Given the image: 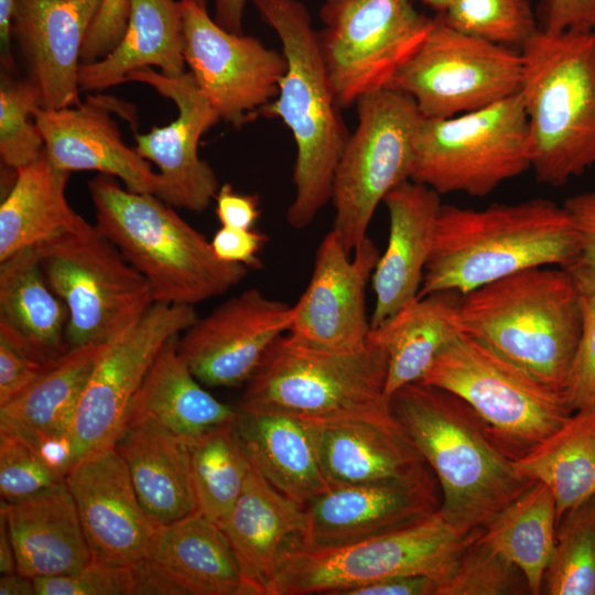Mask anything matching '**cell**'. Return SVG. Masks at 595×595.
I'll list each match as a JSON object with an SVG mask.
<instances>
[{
    "label": "cell",
    "instance_id": "6da1fadb",
    "mask_svg": "<svg viewBox=\"0 0 595 595\" xmlns=\"http://www.w3.org/2000/svg\"><path fill=\"white\" fill-rule=\"evenodd\" d=\"M389 404L437 480L440 512L456 528L484 529L536 483L517 470L482 418L453 392L413 382L392 393Z\"/></svg>",
    "mask_w": 595,
    "mask_h": 595
},
{
    "label": "cell",
    "instance_id": "7a4b0ae2",
    "mask_svg": "<svg viewBox=\"0 0 595 595\" xmlns=\"http://www.w3.org/2000/svg\"><path fill=\"white\" fill-rule=\"evenodd\" d=\"M580 258L571 216L550 199L482 209L442 204L419 298L447 290L464 295L530 268L569 270Z\"/></svg>",
    "mask_w": 595,
    "mask_h": 595
},
{
    "label": "cell",
    "instance_id": "3957f363",
    "mask_svg": "<svg viewBox=\"0 0 595 595\" xmlns=\"http://www.w3.org/2000/svg\"><path fill=\"white\" fill-rule=\"evenodd\" d=\"M252 2L277 33L286 61L277 98L260 113L280 118L293 136L294 197L286 220L292 228L304 229L332 198L335 169L349 134L306 7L298 0Z\"/></svg>",
    "mask_w": 595,
    "mask_h": 595
},
{
    "label": "cell",
    "instance_id": "277c9868",
    "mask_svg": "<svg viewBox=\"0 0 595 595\" xmlns=\"http://www.w3.org/2000/svg\"><path fill=\"white\" fill-rule=\"evenodd\" d=\"M531 169L561 186L595 169V31H539L520 50Z\"/></svg>",
    "mask_w": 595,
    "mask_h": 595
},
{
    "label": "cell",
    "instance_id": "5b68a950",
    "mask_svg": "<svg viewBox=\"0 0 595 595\" xmlns=\"http://www.w3.org/2000/svg\"><path fill=\"white\" fill-rule=\"evenodd\" d=\"M459 326L562 392L578 344L582 314L569 270L530 268L462 295Z\"/></svg>",
    "mask_w": 595,
    "mask_h": 595
},
{
    "label": "cell",
    "instance_id": "8992f818",
    "mask_svg": "<svg viewBox=\"0 0 595 595\" xmlns=\"http://www.w3.org/2000/svg\"><path fill=\"white\" fill-rule=\"evenodd\" d=\"M96 227L149 282L154 303L193 305L240 283L248 268L217 258L210 241L153 194L116 177L89 181Z\"/></svg>",
    "mask_w": 595,
    "mask_h": 595
},
{
    "label": "cell",
    "instance_id": "52a82bcc",
    "mask_svg": "<svg viewBox=\"0 0 595 595\" xmlns=\"http://www.w3.org/2000/svg\"><path fill=\"white\" fill-rule=\"evenodd\" d=\"M387 364L385 349L369 337L359 350L331 351L285 333L248 380L239 409L306 420L388 419Z\"/></svg>",
    "mask_w": 595,
    "mask_h": 595
},
{
    "label": "cell",
    "instance_id": "ba28073f",
    "mask_svg": "<svg viewBox=\"0 0 595 595\" xmlns=\"http://www.w3.org/2000/svg\"><path fill=\"white\" fill-rule=\"evenodd\" d=\"M483 531H463L439 510L410 526L338 548L311 550L296 544L282 555L271 595H345L401 575L441 582Z\"/></svg>",
    "mask_w": 595,
    "mask_h": 595
},
{
    "label": "cell",
    "instance_id": "9c48e42d",
    "mask_svg": "<svg viewBox=\"0 0 595 595\" xmlns=\"http://www.w3.org/2000/svg\"><path fill=\"white\" fill-rule=\"evenodd\" d=\"M419 382L451 391L468 403L512 459L531 451L572 414L562 392L463 332L439 353Z\"/></svg>",
    "mask_w": 595,
    "mask_h": 595
},
{
    "label": "cell",
    "instance_id": "30bf717a",
    "mask_svg": "<svg viewBox=\"0 0 595 595\" xmlns=\"http://www.w3.org/2000/svg\"><path fill=\"white\" fill-rule=\"evenodd\" d=\"M36 247L48 285L68 311L69 348L113 339L154 304L147 279L96 226Z\"/></svg>",
    "mask_w": 595,
    "mask_h": 595
},
{
    "label": "cell",
    "instance_id": "8fae6325",
    "mask_svg": "<svg viewBox=\"0 0 595 595\" xmlns=\"http://www.w3.org/2000/svg\"><path fill=\"white\" fill-rule=\"evenodd\" d=\"M529 169L528 121L518 93L472 112L423 118L411 181L440 195L486 196Z\"/></svg>",
    "mask_w": 595,
    "mask_h": 595
},
{
    "label": "cell",
    "instance_id": "7c38bea8",
    "mask_svg": "<svg viewBox=\"0 0 595 595\" xmlns=\"http://www.w3.org/2000/svg\"><path fill=\"white\" fill-rule=\"evenodd\" d=\"M357 126L337 162L332 187L334 230L346 250L367 237L378 205L411 180L415 138L423 120L414 100L383 88L357 101Z\"/></svg>",
    "mask_w": 595,
    "mask_h": 595
},
{
    "label": "cell",
    "instance_id": "4fadbf2b",
    "mask_svg": "<svg viewBox=\"0 0 595 595\" xmlns=\"http://www.w3.org/2000/svg\"><path fill=\"white\" fill-rule=\"evenodd\" d=\"M521 52L462 33L437 14L387 88L410 96L426 119L472 112L517 95Z\"/></svg>",
    "mask_w": 595,
    "mask_h": 595
},
{
    "label": "cell",
    "instance_id": "5bb4252c",
    "mask_svg": "<svg viewBox=\"0 0 595 595\" xmlns=\"http://www.w3.org/2000/svg\"><path fill=\"white\" fill-rule=\"evenodd\" d=\"M321 14V52L339 107L387 88L434 22L410 0H326Z\"/></svg>",
    "mask_w": 595,
    "mask_h": 595
},
{
    "label": "cell",
    "instance_id": "9a60e30c",
    "mask_svg": "<svg viewBox=\"0 0 595 595\" xmlns=\"http://www.w3.org/2000/svg\"><path fill=\"white\" fill-rule=\"evenodd\" d=\"M197 318L193 305L154 303L138 322L107 343L73 419L75 464L115 446L123 430L128 405L159 350Z\"/></svg>",
    "mask_w": 595,
    "mask_h": 595
},
{
    "label": "cell",
    "instance_id": "2e32d148",
    "mask_svg": "<svg viewBox=\"0 0 595 595\" xmlns=\"http://www.w3.org/2000/svg\"><path fill=\"white\" fill-rule=\"evenodd\" d=\"M183 55L220 119L241 126L278 94L283 54L258 39L223 29L193 0L178 1Z\"/></svg>",
    "mask_w": 595,
    "mask_h": 595
},
{
    "label": "cell",
    "instance_id": "e0dca14e",
    "mask_svg": "<svg viewBox=\"0 0 595 595\" xmlns=\"http://www.w3.org/2000/svg\"><path fill=\"white\" fill-rule=\"evenodd\" d=\"M379 256L368 236L350 253L334 229L326 234L316 250L310 282L293 305L288 334L324 350L366 347L371 331L366 288Z\"/></svg>",
    "mask_w": 595,
    "mask_h": 595
},
{
    "label": "cell",
    "instance_id": "ac0fdd59",
    "mask_svg": "<svg viewBox=\"0 0 595 595\" xmlns=\"http://www.w3.org/2000/svg\"><path fill=\"white\" fill-rule=\"evenodd\" d=\"M292 320L293 305L250 288L198 317L178 337L177 350L202 385L236 387L248 382Z\"/></svg>",
    "mask_w": 595,
    "mask_h": 595
},
{
    "label": "cell",
    "instance_id": "d6986e66",
    "mask_svg": "<svg viewBox=\"0 0 595 595\" xmlns=\"http://www.w3.org/2000/svg\"><path fill=\"white\" fill-rule=\"evenodd\" d=\"M153 87L177 107V117L165 127H153L134 137V150L159 169V198L191 212L205 210L220 187L210 165L198 155L202 136L220 117L197 87L191 73L169 77L147 67L131 72L125 79Z\"/></svg>",
    "mask_w": 595,
    "mask_h": 595
},
{
    "label": "cell",
    "instance_id": "ffe728a7",
    "mask_svg": "<svg viewBox=\"0 0 595 595\" xmlns=\"http://www.w3.org/2000/svg\"><path fill=\"white\" fill-rule=\"evenodd\" d=\"M65 482L75 500L91 560L127 566L148 562L161 527L141 506L115 446L78 461Z\"/></svg>",
    "mask_w": 595,
    "mask_h": 595
},
{
    "label": "cell",
    "instance_id": "44dd1931",
    "mask_svg": "<svg viewBox=\"0 0 595 595\" xmlns=\"http://www.w3.org/2000/svg\"><path fill=\"white\" fill-rule=\"evenodd\" d=\"M136 121V112L110 96L87 95L84 102L61 109L37 108L35 122L48 160L58 169L97 171L123 182L133 193H161V177L148 160L122 140L111 111Z\"/></svg>",
    "mask_w": 595,
    "mask_h": 595
},
{
    "label": "cell",
    "instance_id": "7402d4cb",
    "mask_svg": "<svg viewBox=\"0 0 595 595\" xmlns=\"http://www.w3.org/2000/svg\"><path fill=\"white\" fill-rule=\"evenodd\" d=\"M100 0H14L11 39L41 108L78 105L80 53Z\"/></svg>",
    "mask_w": 595,
    "mask_h": 595
},
{
    "label": "cell",
    "instance_id": "603a6c76",
    "mask_svg": "<svg viewBox=\"0 0 595 595\" xmlns=\"http://www.w3.org/2000/svg\"><path fill=\"white\" fill-rule=\"evenodd\" d=\"M437 482L331 487L305 506L301 547L338 548L415 523L439 511Z\"/></svg>",
    "mask_w": 595,
    "mask_h": 595
},
{
    "label": "cell",
    "instance_id": "cb8c5ba5",
    "mask_svg": "<svg viewBox=\"0 0 595 595\" xmlns=\"http://www.w3.org/2000/svg\"><path fill=\"white\" fill-rule=\"evenodd\" d=\"M309 421L331 487L437 482L394 414Z\"/></svg>",
    "mask_w": 595,
    "mask_h": 595
},
{
    "label": "cell",
    "instance_id": "d4e9b609",
    "mask_svg": "<svg viewBox=\"0 0 595 595\" xmlns=\"http://www.w3.org/2000/svg\"><path fill=\"white\" fill-rule=\"evenodd\" d=\"M383 203L389 213V237L371 277V328L419 298L442 206L440 194L411 180L391 190Z\"/></svg>",
    "mask_w": 595,
    "mask_h": 595
},
{
    "label": "cell",
    "instance_id": "484cf974",
    "mask_svg": "<svg viewBox=\"0 0 595 595\" xmlns=\"http://www.w3.org/2000/svg\"><path fill=\"white\" fill-rule=\"evenodd\" d=\"M244 580V595H271L284 552L301 544L305 506L285 496L252 466L244 490L220 527Z\"/></svg>",
    "mask_w": 595,
    "mask_h": 595
},
{
    "label": "cell",
    "instance_id": "4316f807",
    "mask_svg": "<svg viewBox=\"0 0 595 595\" xmlns=\"http://www.w3.org/2000/svg\"><path fill=\"white\" fill-rule=\"evenodd\" d=\"M147 567L152 594L244 595L226 534L199 512L160 528Z\"/></svg>",
    "mask_w": 595,
    "mask_h": 595
},
{
    "label": "cell",
    "instance_id": "83f0119b",
    "mask_svg": "<svg viewBox=\"0 0 595 595\" xmlns=\"http://www.w3.org/2000/svg\"><path fill=\"white\" fill-rule=\"evenodd\" d=\"M14 548L17 572L32 577L63 576L88 565L91 553L66 482L30 497L1 501Z\"/></svg>",
    "mask_w": 595,
    "mask_h": 595
},
{
    "label": "cell",
    "instance_id": "f1b7e54d",
    "mask_svg": "<svg viewBox=\"0 0 595 595\" xmlns=\"http://www.w3.org/2000/svg\"><path fill=\"white\" fill-rule=\"evenodd\" d=\"M191 439L151 420L126 425L115 447L147 515L159 527L197 512Z\"/></svg>",
    "mask_w": 595,
    "mask_h": 595
},
{
    "label": "cell",
    "instance_id": "f546056e",
    "mask_svg": "<svg viewBox=\"0 0 595 595\" xmlns=\"http://www.w3.org/2000/svg\"><path fill=\"white\" fill-rule=\"evenodd\" d=\"M235 429L251 466L285 496L306 506L331 488L309 420L238 409Z\"/></svg>",
    "mask_w": 595,
    "mask_h": 595
},
{
    "label": "cell",
    "instance_id": "4dcf8cb0",
    "mask_svg": "<svg viewBox=\"0 0 595 595\" xmlns=\"http://www.w3.org/2000/svg\"><path fill=\"white\" fill-rule=\"evenodd\" d=\"M67 322V307L50 288L36 246L0 262V339L52 363L71 349Z\"/></svg>",
    "mask_w": 595,
    "mask_h": 595
},
{
    "label": "cell",
    "instance_id": "1f68e13d",
    "mask_svg": "<svg viewBox=\"0 0 595 595\" xmlns=\"http://www.w3.org/2000/svg\"><path fill=\"white\" fill-rule=\"evenodd\" d=\"M177 340L178 334L159 350L128 405L123 428L151 420L193 440L235 422L238 410L201 386L178 354Z\"/></svg>",
    "mask_w": 595,
    "mask_h": 595
},
{
    "label": "cell",
    "instance_id": "d6a6232c",
    "mask_svg": "<svg viewBox=\"0 0 595 595\" xmlns=\"http://www.w3.org/2000/svg\"><path fill=\"white\" fill-rule=\"evenodd\" d=\"M69 174L48 160L45 149L34 162L15 171L0 206V262L23 249L91 226L67 202Z\"/></svg>",
    "mask_w": 595,
    "mask_h": 595
},
{
    "label": "cell",
    "instance_id": "836d02e7",
    "mask_svg": "<svg viewBox=\"0 0 595 595\" xmlns=\"http://www.w3.org/2000/svg\"><path fill=\"white\" fill-rule=\"evenodd\" d=\"M462 294L447 290L418 298L379 326L369 338L388 358L385 394L422 380L439 353L461 333Z\"/></svg>",
    "mask_w": 595,
    "mask_h": 595
},
{
    "label": "cell",
    "instance_id": "e575fe53",
    "mask_svg": "<svg viewBox=\"0 0 595 595\" xmlns=\"http://www.w3.org/2000/svg\"><path fill=\"white\" fill-rule=\"evenodd\" d=\"M129 1L128 26L117 47L100 61L80 64V90L123 84L131 72L152 66L169 77L185 73L178 1Z\"/></svg>",
    "mask_w": 595,
    "mask_h": 595
},
{
    "label": "cell",
    "instance_id": "d590c367",
    "mask_svg": "<svg viewBox=\"0 0 595 595\" xmlns=\"http://www.w3.org/2000/svg\"><path fill=\"white\" fill-rule=\"evenodd\" d=\"M107 343L71 348L22 393L0 405V431L30 444L71 439L79 398Z\"/></svg>",
    "mask_w": 595,
    "mask_h": 595
},
{
    "label": "cell",
    "instance_id": "8d00e7d4",
    "mask_svg": "<svg viewBox=\"0 0 595 595\" xmlns=\"http://www.w3.org/2000/svg\"><path fill=\"white\" fill-rule=\"evenodd\" d=\"M513 464L522 476L549 487L559 523L569 509L595 495V407L573 412Z\"/></svg>",
    "mask_w": 595,
    "mask_h": 595
},
{
    "label": "cell",
    "instance_id": "74e56055",
    "mask_svg": "<svg viewBox=\"0 0 595 595\" xmlns=\"http://www.w3.org/2000/svg\"><path fill=\"white\" fill-rule=\"evenodd\" d=\"M556 506L547 485L533 483L485 528L480 540L515 564L530 594H542L556 534Z\"/></svg>",
    "mask_w": 595,
    "mask_h": 595
},
{
    "label": "cell",
    "instance_id": "f35d334b",
    "mask_svg": "<svg viewBox=\"0 0 595 595\" xmlns=\"http://www.w3.org/2000/svg\"><path fill=\"white\" fill-rule=\"evenodd\" d=\"M250 467L235 422L193 439L191 474L197 512L221 527L244 490Z\"/></svg>",
    "mask_w": 595,
    "mask_h": 595
},
{
    "label": "cell",
    "instance_id": "ab89813d",
    "mask_svg": "<svg viewBox=\"0 0 595 595\" xmlns=\"http://www.w3.org/2000/svg\"><path fill=\"white\" fill-rule=\"evenodd\" d=\"M542 594L595 595V495L569 509L558 523Z\"/></svg>",
    "mask_w": 595,
    "mask_h": 595
},
{
    "label": "cell",
    "instance_id": "60d3db41",
    "mask_svg": "<svg viewBox=\"0 0 595 595\" xmlns=\"http://www.w3.org/2000/svg\"><path fill=\"white\" fill-rule=\"evenodd\" d=\"M437 15L462 33L518 51L539 31L529 0H455Z\"/></svg>",
    "mask_w": 595,
    "mask_h": 595
},
{
    "label": "cell",
    "instance_id": "b9f144b4",
    "mask_svg": "<svg viewBox=\"0 0 595 595\" xmlns=\"http://www.w3.org/2000/svg\"><path fill=\"white\" fill-rule=\"evenodd\" d=\"M37 108H41V98L35 86L28 78H17L13 72L1 67L0 159L13 172L34 162L45 149L34 119Z\"/></svg>",
    "mask_w": 595,
    "mask_h": 595
},
{
    "label": "cell",
    "instance_id": "7bdbcfd3",
    "mask_svg": "<svg viewBox=\"0 0 595 595\" xmlns=\"http://www.w3.org/2000/svg\"><path fill=\"white\" fill-rule=\"evenodd\" d=\"M530 594L521 571L480 540L462 554L452 572L439 582L436 595Z\"/></svg>",
    "mask_w": 595,
    "mask_h": 595
},
{
    "label": "cell",
    "instance_id": "ee69618b",
    "mask_svg": "<svg viewBox=\"0 0 595 595\" xmlns=\"http://www.w3.org/2000/svg\"><path fill=\"white\" fill-rule=\"evenodd\" d=\"M582 314L576 351L563 391L571 412L595 407V270L577 264L569 269Z\"/></svg>",
    "mask_w": 595,
    "mask_h": 595
},
{
    "label": "cell",
    "instance_id": "f6af8a7d",
    "mask_svg": "<svg viewBox=\"0 0 595 595\" xmlns=\"http://www.w3.org/2000/svg\"><path fill=\"white\" fill-rule=\"evenodd\" d=\"M36 595L152 594L147 562L115 565L91 560L80 571L63 576L34 578Z\"/></svg>",
    "mask_w": 595,
    "mask_h": 595
},
{
    "label": "cell",
    "instance_id": "bcb514c9",
    "mask_svg": "<svg viewBox=\"0 0 595 595\" xmlns=\"http://www.w3.org/2000/svg\"><path fill=\"white\" fill-rule=\"evenodd\" d=\"M66 476L48 464L24 440L0 431V494L15 501L65 482Z\"/></svg>",
    "mask_w": 595,
    "mask_h": 595
},
{
    "label": "cell",
    "instance_id": "7dc6e473",
    "mask_svg": "<svg viewBox=\"0 0 595 595\" xmlns=\"http://www.w3.org/2000/svg\"><path fill=\"white\" fill-rule=\"evenodd\" d=\"M129 15V0H100L84 40L80 64L95 63L111 53L126 32Z\"/></svg>",
    "mask_w": 595,
    "mask_h": 595
},
{
    "label": "cell",
    "instance_id": "c3c4849f",
    "mask_svg": "<svg viewBox=\"0 0 595 595\" xmlns=\"http://www.w3.org/2000/svg\"><path fill=\"white\" fill-rule=\"evenodd\" d=\"M55 361V360H54ZM54 361L44 363L0 339V405L29 388Z\"/></svg>",
    "mask_w": 595,
    "mask_h": 595
},
{
    "label": "cell",
    "instance_id": "681fc988",
    "mask_svg": "<svg viewBox=\"0 0 595 595\" xmlns=\"http://www.w3.org/2000/svg\"><path fill=\"white\" fill-rule=\"evenodd\" d=\"M267 241V235L260 231L221 226L213 236L210 245L217 258L225 262L261 269L259 253Z\"/></svg>",
    "mask_w": 595,
    "mask_h": 595
},
{
    "label": "cell",
    "instance_id": "f907efd6",
    "mask_svg": "<svg viewBox=\"0 0 595 595\" xmlns=\"http://www.w3.org/2000/svg\"><path fill=\"white\" fill-rule=\"evenodd\" d=\"M539 20V29L551 33L595 31V0H542Z\"/></svg>",
    "mask_w": 595,
    "mask_h": 595
},
{
    "label": "cell",
    "instance_id": "816d5d0a",
    "mask_svg": "<svg viewBox=\"0 0 595 595\" xmlns=\"http://www.w3.org/2000/svg\"><path fill=\"white\" fill-rule=\"evenodd\" d=\"M563 206L577 231L581 250L578 264L595 270V191L571 196Z\"/></svg>",
    "mask_w": 595,
    "mask_h": 595
},
{
    "label": "cell",
    "instance_id": "f5cc1de1",
    "mask_svg": "<svg viewBox=\"0 0 595 595\" xmlns=\"http://www.w3.org/2000/svg\"><path fill=\"white\" fill-rule=\"evenodd\" d=\"M215 201L216 215L221 226L252 229L260 216L258 197L239 194L229 183L220 185Z\"/></svg>",
    "mask_w": 595,
    "mask_h": 595
},
{
    "label": "cell",
    "instance_id": "db71d44e",
    "mask_svg": "<svg viewBox=\"0 0 595 595\" xmlns=\"http://www.w3.org/2000/svg\"><path fill=\"white\" fill-rule=\"evenodd\" d=\"M439 580L428 575L385 578L347 592L345 595H436Z\"/></svg>",
    "mask_w": 595,
    "mask_h": 595
},
{
    "label": "cell",
    "instance_id": "11a10c76",
    "mask_svg": "<svg viewBox=\"0 0 595 595\" xmlns=\"http://www.w3.org/2000/svg\"><path fill=\"white\" fill-rule=\"evenodd\" d=\"M247 0H215V21L226 31L242 34Z\"/></svg>",
    "mask_w": 595,
    "mask_h": 595
},
{
    "label": "cell",
    "instance_id": "9f6ffc18",
    "mask_svg": "<svg viewBox=\"0 0 595 595\" xmlns=\"http://www.w3.org/2000/svg\"><path fill=\"white\" fill-rule=\"evenodd\" d=\"M14 0H0L1 67L15 72L11 47V17Z\"/></svg>",
    "mask_w": 595,
    "mask_h": 595
},
{
    "label": "cell",
    "instance_id": "6f0895ef",
    "mask_svg": "<svg viewBox=\"0 0 595 595\" xmlns=\"http://www.w3.org/2000/svg\"><path fill=\"white\" fill-rule=\"evenodd\" d=\"M1 595H35L34 578L18 572L2 574L0 578Z\"/></svg>",
    "mask_w": 595,
    "mask_h": 595
},
{
    "label": "cell",
    "instance_id": "680465c9",
    "mask_svg": "<svg viewBox=\"0 0 595 595\" xmlns=\"http://www.w3.org/2000/svg\"><path fill=\"white\" fill-rule=\"evenodd\" d=\"M0 572H17L14 548L4 518L0 515Z\"/></svg>",
    "mask_w": 595,
    "mask_h": 595
},
{
    "label": "cell",
    "instance_id": "91938a15",
    "mask_svg": "<svg viewBox=\"0 0 595 595\" xmlns=\"http://www.w3.org/2000/svg\"><path fill=\"white\" fill-rule=\"evenodd\" d=\"M437 13H443L455 0H420Z\"/></svg>",
    "mask_w": 595,
    "mask_h": 595
},
{
    "label": "cell",
    "instance_id": "94428289",
    "mask_svg": "<svg viewBox=\"0 0 595 595\" xmlns=\"http://www.w3.org/2000/svg\"><path fill=\"white\" fill-rule=\"evenodd\" d=\"M193 1H195L196 3H198V4L203 6V7H206L205 6V0H193Z\"/></svg>",
    "mask_w": 595,
    "mask_h": 595
}]
</instances>
